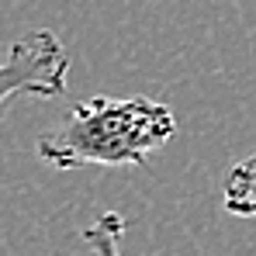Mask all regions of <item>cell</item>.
Returning <instances> with one entry per match:
<instances>
[{
    "label": "cell",
    "mask_w": 256,
    "mask_h": 256,
    "mask_svg": "<svg viewBox=\"0 0 256 256\" xmlns=\"http://www.w3.org/2000/svg\"><path fill=\"white\" fill-rule=\"evenodd\" d=\"M176 132L170 104L152 97H86L66 122L38 135V160L56 170L84 166H149V156L163 149Z\"/></svg>",
    "instance_id": "6da1fadb"
},
{
    "label": "cell",
    "mask_w": 256,
    "mask_h": 256,
    "mask_svg": "<svg viewBox=\"0 0 256 256\" xmlns=\"http://www.w3.org/2000/svg\"><path fill=\"white\" fill-rule=\"evenodd\" d=\"M70 84V56L52 28L24 32L0 59V108L10 97H59Z\"/></svg>",
    "instance_id": "7a4b0ae2"
},
{
    "label": "cell",
    "mask_w": 256,
    "mask_h": 256,
    "mask_svg": "<svg viewBox=\"0 0 256 256\" xmlns=\"http://www.w3.org/2000/svg\"><path fill=\"white\" fill-rule=\"evenodd\" d=\"M222 204H225V212H228V214L256 218V149L225 173Z\"/></svg>",
    "instance_id": "3957f363"
},
{
    "label": "cell",
    "mask_w": 256,
    "mask_h": 256,
    "mask_svg": "<svg viewBox=\"0 0 256 256\" xmlns=\"http://www.w3.org/2000/svg\"><path fill=\"white\" fill-rule=\"evenodd\" d=\"M125 228H128V218L122 212H100L80 232V239L90 246L94 256H125V250H122Z\"/></svg>",
    "instance_id": "277c9868"
}]
</instances>
